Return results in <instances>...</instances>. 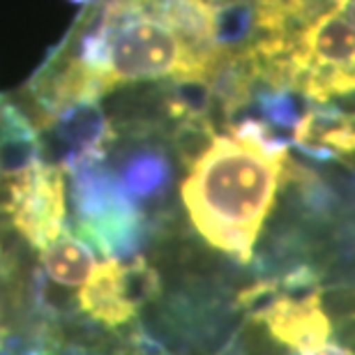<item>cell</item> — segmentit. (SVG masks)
Listing matches in <instances>:
<instances>
[{"mask_svg":"<svg viewBox=\"0 0 355 355\" xmlns=\"http://www.w3.org/2000/svg\"><path fill=\"white\" fill-rule=\"evenodd\" d=\"M330 5L355 28V0H330Z\"/></svg>","mask_w":355,"mask_h":355,"instance_id":"10","label":"cell"},{"mask_svg":"<svg viewBox=\"0 0 355 355\" xmlns=\"http://www.w3.org/2000/svg\"><path fill=\"white\" fill-rule=\"evenodd\" d=\"M300 355H353L346 346H339V344H318V346H311V349H302L297 351Z\"/></svg>","mask_w":355,"mask_h":355,"instance_id":"9","label":"cell"},{"mask_svg":"<svg viewBox=\"0 0 355 355\" xmlns=\"http://www.w3.org/2000/svg\"><path fill=\"white\" fill-rule=\"evenodd\" d=\"M120 286H123V293L132 307L139 309L159 295L162 282L157 270L148 263L146 259L137 257L120 268Z\"/></svg>","mask_w":355,"mask_h":355,"instance_id":"8","label":"cell"},{"mask_svg":"<svg viewBox=\"0 0 355 355\" xmlns=\"http://www.w3.org/2000/svg\"><path fill=\"white\" fill-rule=\"evenodd\" d=\"M261 321L268 325L270 335L275 339L297 351L325 344L332 335L330 316L321 307L318 291L300 297L279 295L266 309Z\"/></svg>","mask_w":355,"mask_h":355,"instance_id":"4","label":"cell"},{"mask_svg":"<svg viewBox=\"0 0 355 355\" xmlns=\"http://www.w3.org/2000/svg\"><path fill=\"white\" fill-rule=\"evenodd\" d=\"M116 178L132 203L139 205L159 201L173 180L171 159L159 146H137L123 155Z\"/></svg>","mask_w":355,"mask_h":355,"instance_id":"5","label":"cell"},{"mask_svg":"<svg viewBox=\"0 0 355 355\" xmlns=\"http://www.w3.org/2000/svg\"><path fill=\"white\" fill-rule=\"evenodd\" d=\"M3 210L19 236L44 252L65 231V180L62 168L37 162L7 184Z\"/></svg>","mask_w":355,"mask_h":355,"instance_id":"2","label":"cell"},{"mask_svg":"<svg viewBox=\"0 0 355 355\" xmlns=\"http://www.w3.org/2000/svg\"><path fill=\"white\" fill-rule=\"evenodd\" d=\"M42 263L51 282L60 286L74 288L83 286L95 270L97 261L92 257L90 247L81 238H74L62 231V236L42 252Z\"/></svg>","mask_w":355,"mask_h":355,"instance_id":"7","label":"cell"},{"mask_svg":"<svg viewBox=\"0 0 355 355\" xmlns=\"http://www.w3.org/2000/svg\"><path fill=\"white\" fill-rule=\"evenodd\" d=\"M120 268H123V263L113 259L97 263L88 282L81 286L79 295L81 309L90 318L109 325V328L130 323L137 314V309L130 304L123 293V286H120Z\"/></svg>","mask_w":355,"mask_h":355,"instance_id":"6","label":"cell"},{"mask_svg":"<svg viewBox=\"0 0 355 355\" xmlns=\"http://www.w3.org/2000/svg\"><path fill=\"white\" fill-rule=\"evenodd\" d=\"M288 164V141L263 120L247 118L215 137L189 166L184 210L215 250L250 261Z\"/></svg>","mask_w":355,"mask_h":355,"instance_id":"1","label":"cell"},{"mask_svg":"<svg viewBox=\"0 0 355 355\" xmlns=\"http://www.w3.org/2000/svg\"><path fill=\"white\" fill-rule=\"evenodd\" d=\"M37 134L42 162L74 171L83 164L102 162L116 130L99 102H76L55 113Z\"/></svg>","mask_w":355,"mask_h":355,"instance_id":"3","label":"cell"},{"mask_svg":"<svg viewBox=\"0 0 355 355\" xmlns=\"http://www.w3.org/2000/svg\"><path fill=\"white\" fill-rule=\"evenodd\" d=\"M72 3H81V5H86V3H92V0H72Z\"/></svg>","mask_w":355,"mask_h":355,"instance_id":"11","label":"cell"}]
</instances>
